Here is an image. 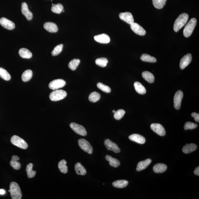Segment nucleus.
<instances>
[{"instance_id": "cd10ccee", "label": "nucleus", "mask_w": 199, "mask_h": 199, "mask_svg": "<svg viewBox=\"0 0 199 199\" xmlns=\"http://www.w3.org/2000/svg\"><path fill=\"white\" fill-rule=\"evenodd\" d=\"M128 182L126 180H118L112 183V186L115 187L122 188L128 186Z\"/></svg>"}, {"instance_id": "c756f323", "label": "nucleus", "mask_w": 199, "mask_h": 199, "mask_svg": "<svg viewBox=\"0 0 199 199\" xmlns=\"http://www.w3.org/2000/svg\"><path fill=\"white\" fill-rule=\"evenodd\" d=\"M33 76V72L31 70L28 69L26 70L22 74L21 76L22 80L24 82H27L31 79Z\"/></svg>"}, {"instance_id": "4468645a", "label": "nucleus", "mask_w": 199, "mask_h": 199, "mask_svg": "<svg viewBox=\"0 0 199 199\" xmlns=\"http://www.w3.org/2000/svg\"><path fill=\"white\" fill-rule=\"evenodd\" d=\"M192 55L190 54H188L184 55L181 59L180 66L181 69H183L188 66L192 61Z\"/></svg>"}, {"instance_id": "c85d7f7f", "label": "nucleus", "mask_w": 199, "mask_h": 199, "mask_svg": "<svg viewBox=\"0 0 199 199\" xmlns=\"http://www.w3.org/2000/svg\"><path fill=\"white\" fill-rule=\"evenodd\" d=\"M75 170L76 173L80 175H84L86 173L85 168L79 162L75 164Z\"/></svg>"}, {"instance_id": "de8ad7c7", "label": "nucleus", "mask_w": 199, "mask_h": 199, "mask_svg": "<svg viewBox=\"0 0 199 199\" xmlns=\"http://www.w3.org/2000/svg\"><path fill=\"white\" fill-rule=\"evenodd\" d=\"M116 112V110H113V111H112V112H113V113H115V112Z\"/></svg>"}, {"instance_id": "0eeeda50", "label": "nucleus", "mask_w": 199, "mask_h": 199, "mask_svg": "<svg viewBox=\"0 0 199 199\" xmlns=\"http://www.w3.org/2000/svg\"><path fill=\"white\" fill-rule=\"evenodd\" d=\"M70 126L76 134L83 136L87 135V131L83 126L74 122H72L70 124Z\"/></svg>"}, {"instance_id": "a211bd4d", "label": "nucleus", "mask_w": 199, "mask_h": 199, "mask_svg": "<svg viewBox=\"0 0 199 199\" xmlns=\"http://www.w3.org/2000/svg\"><path fill=\"white\" fill-rule=\"evenodd\" d=\"M44 27L45 29L50 33H56L58 31L57 26L53 22H46L44 24Z\"/></svg>"}, {"instance_id": "423d86ee", "label": "nucleus", "mask_w": 199, "mask_h": 199, "mask_svg": "<svg viewBox=\"0 0 199 199\" xmlns=\"http://www.w3.org/2000/svg\"><path fill=\"white\" fill-rule=\"evenodd\" d=\"M78 144L80 147L84 151L90 154H92L93 153V148L87 140L84 139H81L78 140Z\"/></svg>"}, {"instance_id": "a19ab883", "label": "nucleus", "mask_w": 199, "mask_h": 199, "mask_svg": "<svg viewBox=\"0 0 199 199\" xmlns=\"http://www.w3.org/2000/svg\"><path fill=\"white\" fill-rule=\"evenodd\" d=\"M97 86L102 91L105 92V93H109L111 91V89L109 86H106L102 83H98Z\"/></svg>"}, {"instance_id": "39448f33", "label": "nucleus", "mask_w": 199, "mask_h": 199, "mask_svg": "<svg viewBox=\"0 0 199 199\" xmlns=\"http://www.w3.org/2000/svg\"><path fill=\"white\" fill-rule=\"evenodd\" d=\"M11 142L13 145L22 149H26L28 147L26 142L22 138L17 135H13L11 138Z\"/></svg>"}, {"instance_id": "a18cd8bd", "label": "nucleus", "mask_w": 199, "mask_h": 199, "mask_svg": "<svg viewBox=\"0 0 199 199\" xmlns=\"http://www.w3.org/2000/svg\"><path fill=\"white\" fill-rule=\"evenodd\" d=\"M194 173L197 176H199V167L198 166V167H197L194 171Z\"/></svg>"}, {"instance_id": "20e7f679", "label": "nucleus", "mask_w": 199, "mask_h": 199, "mask_svg": "<svg viewBox=\"0 0 199 199\" xmlns=\"http://www.w3.org/2000/svg\"><path fill=\"white\" fill-rule=\"evenodd\" d=\"M67 93L65 90H57L52 92L50 95V100L52 101H59L65 98L67 96Z\"/></svg>"}, {"instance_id": "6e6552de", "label": "nucleus", "mask_w": 199, "mask_h": 199, "mask_svg": "<svg viewBox=\"0 0 199 199\" xmlns=\"http://www.w3.org/2000/svg\"><path fill=\"white\" fill-rule=\"evenodd\" d=\"M66 84L65 81L63 79H55L50 82L49 84V87L52 90H57L59 88L64 87Z\"/></svg>"}, {"instance_id": "37998d69", "label": "nucleus", "mask_w": 199, "mask_h": 199, "mask_svg": "<svg viewBox=\"0 0 199 199\" xmlns=\"http://www.w3.org/2000/svg\"><path fill=\"white\" fill-rule=\"evenodd\" d=\"M197 124L190 122H187L185 124L184 128L185 130H193L197 127Z\"/></svg>"}, {"instance_id": "f03ea898", "label": "nucleus", "mask_w": 199, "mask_h": 199, "mask_svg": "<svg viewBox=\"0 0 199 199\" xmlns=\"http://www.w3.org/2000/svg\"><path fill=\"white\" fill-rule=\"evenodd\" d=\"M9 192L11 193L12 199H21L22 194L19 185L15 182H12L10 184Z\"/></svg>"}, {"instance_id": "bb28decb", "label": "nucleus", "mask_w": 199, "mask_h": 199, "mask_svg": "<svg viewBox=\"0 0 199 199\" xmlns=\"http://www.w3.org/2000/svg\"><path fill=\"white\" fill-rule=\"evenodd\" d=\"M143 78L149 83H154V76L150 72L148 71H145L142 72Z\"/></svg>"}, {"instance_id": "473e14b6", "label": "nucleus", "mask_w": 199, "mask_h": 199, "mask_svg": "<svg viewBox=\"0 0 199 199\" xmlns=\"http://www.w3.org/2000/svg\"><path fill=\"white\" fill-rule=\"evenodd\" d=\"M67 162L65 160H62L59 162L58 163V168L60 172L66 174L68 172V167L66 165Z\"/></svg>"}, {"instance_id": "dca6fc26", "label": "nucleus", "mask_w": 199, "mask_h": 199, "mask_svg": "<svg viewBox=\"0 0 199 199\" xmlns=\"http://www.w3.org/2000/svg\"><path fill=\"white\" fill-rule=\"evenodd\" d=\"M21 12L28 21H31L33 17V14L29 11L27 3L23 2L21 4Z\"/></svg>"}, {"instance_id": "393cba45", "label": "nucleus", "mask_w": 199, "mask_h": 199, "mask_svg": "<svg viewBox=\"0 0 199 199\" xmlns=\"http://www.w3.org/2000/svg\"><path fill=\"white\" fill-rule=\"evenodd\" d=\"M106 159L109 162L110 166L114 168H117L120 165V162L119 160L116 158H112L109 155H106L105 157Z\"/></svg>"}, {"instance_id": "f257e3e1", "label": "nucleus", "mask_w": 199, "mask_h": 199, "mask_svg": "<svg viewBox=\"0 0 199 199\" xmlns=\"http://www.w3.org/2000/svg\"><path fill=\"white\" fill-rule=\"evenodd\" d=\"M188 18V14L183 13L181 14L175 21L173 27L174 31L176 32L179 31L186 25Z\"/></svg>"}, {"instance_id": "412c9836", "label": "nucleus", "mask_w": 199, "mask_h": 199, "mask_svg": "<svg viewBox=\"0 0 199 199\" xmlns=\"http://www.w3.org/2000/svg\"><path fill=\"white\" fill-rule=\"evenodd\" d=\"M197 146L194 144H186L182 148V152L185 154H188L194 151L197 149Z\"/></svg>"}, {"instance_id": "9d476101", "label": "nucleus", "mask_w": 199, "mask_h": 199, "mask_svg": "<svg viewBox=\"0 0 199 199\" xmlns=\"http://www.w3.org/2000/svg\"><path fill=\"white\" fill-rule=\"evenodd\" d=\"M150 128L156 134L160 136L165 135L166 132L165 129L161 125L158 123H153L151 125Z\"/></svg>"}, {"instance_id": "2f4dec72", "label": "nucleus", "mask_w": 199, "mask_h": 199, "mask_svg": "<svg viewBox=\"0 0 199 199\" xmlns=\"http://www.w3.org/2000/svg\"><path fill=\"white\" fill-rule=\"evenodd\" d=\"M33 167V164L31 163L27 164L26 166V171L27 172V176L29 178H33L36 175V172L32 169Z\"/></svg>"}, {"instance_id": "c03bdc74", "label": "nucleus", "mask_w": 199, "mask_h": 199, "mask_svg": "<svg viewBox=\"0 0 199 199\" xmlns=\"http://www.w3.org/2000/svg\"><path fill=\"white\" fill-rule=\"evenodd\" d=\"M192 116L194 118V120L197 122H199V114L196 112H193L192 114Z\"/></svg>"}, {"instance_id": "6ab92c4d", "label": "nucleus", "mask_w": 199, "mask_h": 199, "mask_svg": "<svg viewBox=\"0 0 199 199\" xmlns=\"http://www.w3.org/2000/svg\"><path fill=\"white\" fill-rule=\"evenodd\" d=\"M129 138L132 141L140 144L145 143L146 141L145 139L143 136L138 134H132L129 136Z\"/></svg>"}, {"instance_id": "ea45409f", "label": "nucleus", "mask_w": 199, "mask_h": 199, "mask_svg": "<svg viewBox=\"0 0 199 199\" xmlns=\"http://www.w3.org/2000/svg\"><path fill=\"white\" fill-rule=\"evenodd\" d=\"M63 47V45L62 44H60L57 45L54 48V50L52 51V55L53 56H55L59 55L62 52Z\"/></svg>"}, {"instance_id": "9b49d317", "label": "nucleus", "mask_w": 199, "mask_h": 199, "mask_svg": "<svg viewBox=\"0 0 199 199\" xmlns=\"http://www.w3.org/2000/svg\"><path fill=\"white\" fill-rule=\"evenodd\" d=\"M104 145L108 150H111L116 153H118L120 152V149L117 145L112 142L109 139H106L104 142Z\"/></svg>"}, {"instance_id": "58836bf2", "label": "nucleus", "mask_w": 199, "mask_h": 199, "mask_svg": "<svg viewBox=\"0 0 199 199\" xmlns=\"http://www.w3.org/2000/svg\"><path fill=\"white\" fill-rule=\"evenodd\" d=\"M95 62L96 65L100 67H105L107 65L108 61L106 58H100L96 59Z\"/></svg>"}, {"instance_id": "f3484780", "label": "nucleus", "mask_w": 199, "mask_h": 199, "mask_svg": "<svg viewBox=\"0 0 199 199\" xmlns=\"http://www.w3.org/2000/svg\"><path fill=\"white\" fill-rule=\"evenodd\" d=\"M94 38L96 41L102 44H107L110 41L109 36L105 34L96 36Z\"/></svg>"}, {"instance_id": "7ed1b4c3", "label": "nucleus", "mask_w": 199, "mask_h": 199, "mask_svg": "<svg viewBox=\"0 0 199 199\" xmlns=\"http://www.w3.org/2000/svg\"><path fill=\"white\" fill-rule=\"evenodd\" d=\"M197 21L196 18H193L187 24L183 31L185 37H188L192 35L196 25Z\"/></svg>"}, {"instance_id": "1a4fd4ad", "label": "nucleus", "mask_w": 199, "mask_h": 199, "mask_svg": "<svg viewBox=\"0 0 199 199\" xmlns=\"http://www.w3.org/2000/svg\"><path fill=\"white\" fill-rule=\"evenodd\" d=\"M183 97V93L181 90H178L175 94L174 97V105L176 109H180Z\"/></svg>"}, {"instance_id": "79ce46f5", "label": "nucleus", "mask_w": 199, "mask_h": 199, "mask_svg": "<svg viewBox=\"0 0 199 199\" xmlns=\"http://www.w3.org/2000/svg\"><path fill=\"white\" fill-rule=\"evenodd\" d=\"M125 114V111L124 110H118L114 113V118L116 120H120L123 117Z\"/></svg>"}, {"instance_id": "c9c22d12", "label": "nucleus", "mask_w": 199, "mask_h": 199, "mask_svg": "<svg viewBox=\"0 0 199 199\" xmlns=\"http://www.w3.org/2000/svg\"><path fill=\"white\" fill-rule=\"evenodd\" d=\"M80 63V60L78 59H74L71 60L68 64V66L72 71H75Z\"/></svg>"}, {"instance_id": "b1692460", "label": "nucleus", "mask_w": 199, "mask_h": 199, "mask_svg": "<svg viewBox=\"0 0 199 199\" xmlns=\"http://www.w3.org/2000/svg\"><path fill=\"white\" fill-rule=\"evenodd\" d=\"M19 54L22 58L30 59L32 57V54L29 50L26 48H21L19 50Z\"/></svg>"}, {"instance_id": "ddd939ff", "label": "nucleus", "mask_w": 199, "mask_h": 199, "mask_svg": "<svg viewBox=\"0 0 199 199\" xmlns=\"http://www.w3.org/2000/svg\"><path fill=\"white\" fill-rule=\"evenodd\" d=\"M130 28L135 33L140 36H144L145 35L146 32L141 26L138 24L134 23L130 24Z\"/></svg>"}, {"instance_id": "5701e85b", "label": "nucleus", "mask_w": 199, "mask_h": 199, "mask_svg": "<svg viewBox=\"0 0 199 199\" xmlns=\"http://www.w3.org/2000/svg\"><path fill=\"white\" fill-rule=\"evenodd\" d=\"M167 166L163 163H158L155 165L153 167L154 171L157 173H160L166 171Z\"/></svg>"}, {"instance_id": "4c0bfd02", "label": "nucleus", "mask_w": 199, "mask_h": 199, "mask_svg": "<svg viewBox=\"0 0 199 199\" xmlns=\"http://www.w3.org/2000/svg\"><path fill=\"white\" fill-rule=\"evenodd\" d=\"M64 7L61 4L58 3L53 5L51 7V11L57 14L61 13L63 11Z\"/></svg>"}, {"instance_id": "f704fd0d", "label": "nucleus", "mask_w": 199, "mask_h": 199, "mask_svg": "<svg viewBox=\"0 0 199 199\" xmlns=\"http://www.w3.org/2000/svg\"><path fill=\"white\" fill-rule=\"evenodd\" d=\"M167 0H152L154 7L157 9H161L165 5Z\"/></svg>"}, {"instance_id": "49530a36", "label": "nucleus", "mask_w": 199, "mask_h": 199, "mask_svg": "<svg viewBox=\"0 0 199 199\" xmlns=\"http://www.w3.org/2000/svg\"><path fill=\"white\" fill-rule=\"evenodd\" d=\"M5 191L4 190L1 189H0V195H3L5 194Z\"/></svg>"}, {"instance_id": "72a5a7b5", "label": "nucleus", "mask_w": 199, "mask_h": 199, "mask_svg": "<svg viewBox=\"0 0 199 199\" xmlns=\"http://www.w3.org/2000/svg\"><path fill=\"white\" fill-rule=\"evenodd\" d=\"M0 77L6 81H8L11 79V76L8 72L1 67L0 68Z\"/></svg>"}, {"instance_id": "f8f14e48", "label": "nucleus", "mask_w": 199, "mask_h": 199, "mask_svg": "<svg viewBox=\"0 0 199 199\" xmlns=\"http://www.w3.org/2000/svg\"><path fill=\"white\" fill-rule=\"evenodd\" d=\"M0 24L2 26L7 30H12L15 27V24L13 21L5 17H2L0 19Z\"/></svg>"}, {"instance_id": "2eb2a0df", "label": "nucleus", "mask_w": 199, "mask_h": 199, "mask_svg": "<svg viewBox=\"0 0 199 199\" xmlns=\"http://www.w3.org/2000/svg\"><path fill=\"white\" fill-rule=\"evenodd\" d=\"M119 17L121 19L126 22L129 25H130L134 22V17L132 14L129 12L120 13Z\"/></svg>"}, {"instance_id": "4be33fe9", "label": "nucleus", "mask_w": 199, "mask_h": 199, "mask_svg": "<svg viewBox=\"0 0 199 199\" xmlns=\"http://www.w3.org/2000/svg\"><path fill=\"white\" fill-rule=\"evenodd\" d=\"M19 160V158L17 156L14 155L12 157L10 162V164L14 169L19 170L21 168V164L17 161Z\"/></svg>"}, {"instance_id": "a878e982", "label": "nucleus", "mask_w": 199, "mask_h": 199, "mask_svg": "<svg viewBox=\"0 0 199 199\" xmlns=\"http://www.w3.org/2000/svg\"><path fill=\"white\" fill-rule=\"evenodd\" d=\"M134 86L136 92L139 94H144L146 93L145 88L140 82H135Z\"/></svg>"}, {"instance_id": "e433bc0d", "label": "nucleus", "mask_w": 199, "mask_h": 199, "mask_svg": "<svg viewBox=\"0 0 199 199\" xmlns=\"http://www.w3.org/2000/svg\"><path fill=\"white\" fill-rule=\"evenodd\" d=\"M100 98V94L98 92H94L90 94L88 99L90 102H95L99 100Z\"/></svg>"}, {"instance_id": "aec40b11", "label": "nucleus", "mask_w": 199, "mask_h": 199, "mask_svg": "<svg viewBox=\"0 0 199 199\" xmlns=\"http://www.w3.org/2000/svg\"><path fill=\"white\" fill-rule=\"evenodd\" d=\"M151 162V160L150 159H148L139 162L136 168V170L140 172L145 169L149 165Z\"/></svg>"}, {"instance_id": "7c9ffc66", "label": "nucleus", "mask_w": 199, "mask_h": 199, "mask_svg": "<svg viewBox=\"0 0 199 199\" xmlns=\"http://www.w3.org/2000/svg\"><path fill=\"white\" fill-rule=\"evenodd\" d=\"M140 59L144 62H151V63H155L156 62L157 60L155 58L152 57L147 54H143Z\"/></svg>"}]
</instances>
